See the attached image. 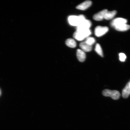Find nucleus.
<instances>
[{"label": "nucleus", "instance_id": "8", "mask_svg": "<svg viewBox=\"0 0 130 130\" xmlns=\"http://www.w3.org/2000/svg\"><path fill=\"white\" fill-rule=\"evenodd\" d=\"M107 11V10L105 9L98 13L93 16V19L97 21H101L103 20L104 19L105 14Z\"/></svg>", "mask_w": 130, "mask_h": 130}, {"label": "nucleus", "instance_id": "12", "mask_svg": "<svg viewBox=\"0 0 130 130\" xmlns=\"http://www.w3.org/2000/svg\"><path fill=\"white\" fill-rule=\"evenodd\" d=\"M130 95V87L129 82L126 84V87L123 89L122 92V95L124 98H127Z\"/></svg>", "mask_w": 130, "mask_h": 130}, {"label": "nucleus", "instance_id": "2", "mask_svg": "<svg viewBox=\"0 0 130 130\" xmlns=\"http://www.w3.org/2000/svg\"><path fill=\"white\" fill-rule=\"evenodd\" d=\"M91 34L90 29L88 30L76 31L73 35V37L76 40L82 41L89 37Z\"/></svg>", "mask_w": 130, "mask_h": 130}, {"label": "nucleus", "instance_id": "11", "mask_svg": "<svg viewBox=\"0 0 130 130\" xmlns=\"http://www.w3.org/2000/svg\"><path fill=\"white\" fill-rule=\"evenodd\" d=\"M115 30L120 31H125L130 29V25L126 24H120L114 27Z\"/></svg>", "mask_w": 130, "mask_h": 130}, {"label": "nucleus", "instance_id": "7", "mask_svg": "<svg viewBox=\"0 0 130 130\" xmlns=\"http://www.w3.org/2000/svg\"><path fill=\"white\" fill-rule=\"evenodd\" d=\"M92 2L90 1H86L77 6L76 8L80 10H84L91 6Z\"/></svg>", "mask_w": 130, "mask_h": 130}, {"label": "nucleus", "instance_id": "4", "mask_svg": "<svg viewBox=\"0 0 130 130\" xmlns=\"http://www.w3.org/2000/svg\"><path fill=\"white\" fill-rule=\"evenodd\" d=\"M108 30V27L98 26L95 28V34L97 37H101L106 34Z\"/></svg>", "mask_w": 130, "mask_h": 130}, {"label": "nucleus", "instance_id": "3", "mask_svg": "<svg viewBox=\"0 0 130 130\" xmlns=\"http://www.w3.org/2000/svg\"><path fill=\"white\" fill-rule=\"evenodd\" d=\"M103 95L106 97H110L114 100H118L121 96L120 92L117 90H111L106 89L102 92Z\"/></svg>", "mask_w": 130, "mask_h": 130}, {"label": "nucleus", "instance_id": "9", "mask_svg": "<svg viewBox=\"0 0 130 130\" xmlns=\"http://www.w3.org/2000/svg\"><path fill=\"white\" fill-rule=\"evenodd\" d=\"M79 47L81 50L84 52H89L91 51L92 48V45H89L85 42H81L79 44Z\"/></svg>", "mask_w": 130, "mask_h": 130}, {"label": "nucleus", "instance_id": "16", "mask_svg": "<svg viewBox=\"0 0 130 130\" xmlns=\"http://www.w3.org/2000/svg\"><path fill=\"white\" fill-rule=\"evenodd\" d=\"M85 42L89 45L92 46L95 43V40L93 37H89L86 38Z\"/></svg>", "mask_w": 130, "mask_h": 130}, {"label": "nucleus", "instance_id": "6", "mask_svg": "<svg viewBox=\"0 0 130 130\" xmlns=\"http://www.w3.org/2000/svg\"><path fill=\"white\" fill-rule=\"evenodd\" d=\"M127 21V20L126 19L122 18H117L114 19L111 21L110 25L112 27H114L116 26L120 25V24H126Z\"/></svg>", "mask_w": 130, "mask_h": 130}, {"label": "nucleus", "instance_id": "10", "mask_svg": "<svg viewBox=\"0 0 130 130\" xmlns=\"http://www.w3.org/2000/svg\"><path fill=\"white\" fill-rule=\"evenodd\" d=\"M77 56L78 60L81 62L85 61L86 58V55L85 52L80 49L77 50Z\"/></svg>", "mask_w": 130, "mask_h": 130}, {"label": "nucleus", "instance_id": "13", "mask_svg": "<svg viewBox=\"0 0 130 130\" xmlns=\"http://www.w3.org/2000/svg\"><path fill=\"white\" fill-rule=\"evenodd\" d=\"M116 11H107L106 13L104 19L107 20H110L113 18L117 14Z\"/></svg>", "mask_w": 130, "mask_h": 130}, {"label": "nucleus", "instance_id": "17", "mask_svg": "<svg viewBox=\"0 0 130 130\" xmlns=\"http://www.w3.org/2000/svg\"><path fill=\"white\" fill-rule=\"evenodd\" d=\"M119 60L122 62H124L125 61L126 58V57L125 54L124 53H120L119 54Z\"/></svg>", "mask_w": 130, "mask_h": 130}, {"label": "nucleus", "instance_id": "5", "mask_svg": "<svg viewBox=\"0 0 130 130\" xmlns=\"http://www.w3.org/2000/svg\"><path fill=\"white\" fill-rule=\"evenodd\" d=\"M92 26V23L90 21L87 19L83 21L77 27V30H84L89 29Z\"/></svg>", "mask_w": 130, "mask_h": 130}, {"label": "nucleus", "instance_id": "15", "mask_svg": "<svg viewBox=\"0 0 130 130\" xmlns=\"http://www.w3.org/2000/svg\"><path fill=\"white\" fill-rule=\"evenodd\" d=\"M95 50L98 54L101 56L103 57V51H102L101 46L99 44L97 43L96 45Z\"/></svg>", "mask_w": 130, "mask_h": 130}, {"label": "nucleus", "instance_id": "1", "mask_svg": "<svg viewBox=\"0 0 130 130\" xmlns=\"http://www.w3.org/2000/svg\"><path fill=\"white\" fill-rule=\"evenodd\" d=\"M85 16L82 14L79 16L71 15L68 18V21L70 25L78 26L81 22L86 20Z\"/></svg>", "mask_w": 130, "mask_h": 130}, {"label": "nucleus", "instance_id": "18", "mask_svg": "<svg viewBox=\"0 0 130 130\" xmlns=\"http://www.w3.org/2000/svg\"><path fill=\"white\" fill-rule=\"evenodd\" d=\"M129 87H130V82H129Z\"/></svg>", "mask_w": 130, "mask_h": 130}, {"label": "nucleus", "instance_id": "14", "mask_svg": "<svg viewBox=\"0 0 130 130\" xmlns=\"http://www.w3.org/2000/svg\"><path fill=\"white\" fill-rule=\"evenodd\" d=\"M66 43L67 46L71 48L75 47L77 45V43L73 39L71 38L68 39L66 40Z\"/></svg>", "mask_w": 130, "mask_h": 130}]
</instances>
